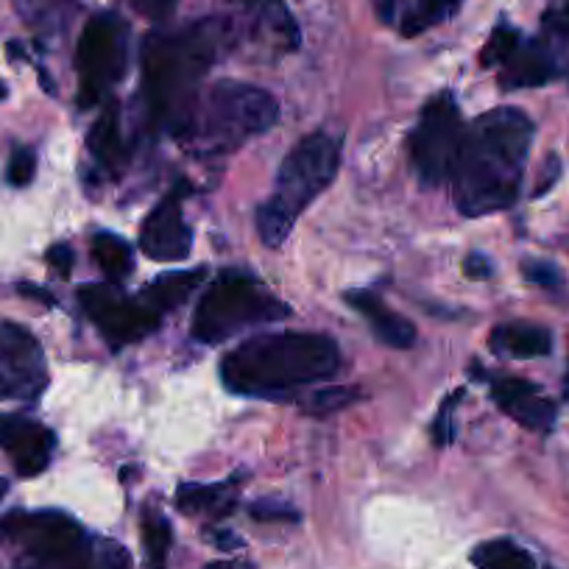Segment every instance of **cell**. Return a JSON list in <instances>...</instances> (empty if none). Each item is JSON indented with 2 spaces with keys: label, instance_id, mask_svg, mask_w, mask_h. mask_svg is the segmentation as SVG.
Returning a JSON list of instances; mask_svg holds the SVG:
<instances>
[{
  "label": "cell",
  "instance_id": "obj_29",
  "mask_svg": "<svg viewBox=\"0 0 569 569\" xmlns=\"http://www.w3.org/2000/svg\"><path fill=\"white\" fill-rule=\"evenodd\" d=\"M249 511L260 522H299V511L279 500H257Z\"/></svg>",
  "mask_w": 569,
  "mask_h": 569
},
{
  "label": "cell",
  "instance_id": "obj_36",
  "mask_svg": "<svg viewBox=\"0 0 569 569\" xmlns=\"http://www.w3.org/2000/svg\"><path fill=\"white\" fill-rule=\"evenodd\" d=\"M207 539L212 541V545H218L221 547V550H238L240 545H243V541L238 539V536H232V533H227V530H210V533H207Z\"/></svg>",
  "mask_w": 569,
  "mask_h": 569
},
{
  "label": "cell",
  "instance_id": "obj_10",
  "mask_svg": "<svg viewBox=\"0 0 569 569\" xmlns=\"http://www.w3.org/2000/svg\"><path fill=\"white\" fill-rule=\"evenodd\" d=\"M81 308H84L87 319L103 332V338L123 347V343H134L154 332L160 327L162 313H157L142 297H123L112 288V284H87L79 293Z\"/></svg>",
  "mask_w": 569,
  "mask_h": 569
},
{
  "label": "cell",
  "instance_id": "obj_15",
  "mask_svg": "<svg viewBox=\"0 0 569 569\" xmlns=\"http://www.w3.org/2000/svg\"><path fill=\"white\" fill-rule=\"evenodd\" d=\"M558 68L545 42H519L517 51L500 64V84L506 90H522V87H541L556 79Z\"/></svg>",
  "mask_w": 569,
  "mask_h": 569
},
{
  "label": "cell",
  "instance_id": "obj_37",
  "mask_svg": "<svg viewBox=\"0 0 569 569\" xmlns=\"http://www.w3.org/2000/svg\"><path fill=\"white\" fill-rule=\"evenodd\" d=\"M20 293L23 297H31V299H40V302L46 305H53V297L48 291H42V288H31V284H20Z\"/></svg>",
  "mask_w": 569,
  "mask_h": 569
},
{
  "label": "cell",
  "instance_id": "obj_26",
  "mask_svg": "<svg viewBox=\"0 0 569 569\" xmlns=\"http://www.w3.org/2000/svg\"><path fill=\"white\" fill-rule=\"evenodd\" d=\"M76 0H20L26 20L37 26H59L73 12Z\"/></svg>",
  "mask_w": 569,
  "mask_h": 569
},
{
  "label": "cell",
  "instance_id": "obj_6",
  "mask_svg": "<svg viewBox=\"0 0 569 569\" xmlns=\"http://www.w3.org/2000/svg\"><path fill=\"white\" fill-rule=\"evenodd\" d=\"M291 308L243 271H221L201 293L193 313V338L201 343H221L257 325L284 319Z\"/></svg>",
  "mask_w": 569,
  "mask_h": 569
},
{
  "label": "cell",
  "instance_id": "obj_32",
  "mask_svg": "<svg viewBox=\"0 0 569 569\" xmlns=\"http://www.w3.org/2000/svg\"><path fill=\"white\" fill-rule=\"evenodd\" d=\"M525 277L530 279V282L541 284V288H558V271L550 266V262H541V260H533L525 266Z\"/></svg>",
  "mask_w": 569,
  "mask_h": 569
},
{
  "label": "cell",
  "instance_id": "obj_33",
  "mask_svg": "<svg viewBox=\"0 0 569 569\" xmlns=\"http://www.w3.org/2000/svg\"><path fill=\"white\" fill-rule=\"evenodd\" d=\"M48 262H51V268L59 277H68L70 268H73V249L64 243L51 246V249H48Z\"/></svg>",
  "mask_w": 569,
  "mask_h": 569
},
{
  "label": "cell",
  "instance_id": "obj_30",
  "mask_svg": "<svg viewBox=\"0 0 569 569\" xmlns=\"http://www.w3.org/2000/svg\"><path fill=\"white\" fill-rule=\"evenodd\" d=\"M461 397H463V391H456L445 405H441L439 419H436V427H433V439L439 447L452 445V436H456V430H452V413H456Z\"/></svg>",
  "mask_w": 569,
  "mask_h": 569
},
{
  "label": "cell",
  "instance_id": "obj_28",
  "mask_svg": "<svg viewBox=\"0 0 569 569\" xmlns=\"http://www.w3.org/2000/svg\"><path fill=\"white\" fill-rule=\"evenodd\" d=\"M37 173V154L26 146H18L9 157V168H7V179L14 184V188H26V184L34 179Z\"/></svg>",
  "mask_w": 569,
  "mask_h": 569
},
{
  "label": "cell",
  "instance_id": "obj_41",
  "mask_svg": "<svg viewBox=\"0 0 569 569\" xmlns=\"http://www.w3.org/2000/svg\"><path fill=\"white\" fill-rule=\"evenodd\" d=\"M3 495H7V480H0V500H3Z\"/></svg>",
  "mask_w": 569,
  "mask_h": 569
},
{
  "label": "cell",
  "instance_id": "obj_18",
  "mask_svg": "<svg viewBox=\"0 0 569 569\" xmlns=\"http://www.w3.org/2000/svg\"><path fill=\"white\" fill-rule=\"evenodd\" d=\"M87 146H90L92 157L101 162L109 171H118L126 162V146L123 131H120V112L114 103H107L98 120L92 123L90 134H87Z\"/></svg>",
  "mask_w": 569,
  "mask_h": 569
},
{
  "label": "cell",
  "instance_id": "obj_20",
  "mask_svg": "<svg viewBox=\"0 0 569 569\" xmlns=\"http://www.w3.org/2000/svg\"><path fill=\"white\" fill-rule=\"evenodd\" d=\"M204 282V268H190V271H173L162 273L154 282L140 293L157 313H166V310L179 308L182 302H188L190 293Z\"/></svg>",
  "mask_w": 569,
  "mask_h": 569
},
{
  "label": "cell",
  "instance_id": "obj_8",
  "mask_svg": "<svg viewBox=\"0 0 569 569\" xmlns=\"http://www.w3.org/2000/svg\"><path fill=\"white\" fill-rule=\"evenodd\" d=\"M81 107L101 101L129 68V26L114 12H98L84 26L76 51Z\"/></svg>",
  "mask_w": 569,
  "mask_h": 569
},
{
  "label": "cell",
  "instance_id": "obj_2",
  "mask_svg": "<svg viewBox=\"0 0 569 569\" xmlns=\"http://www.w3.org/2000/svg\"><path fill=\"white\" fill-rule=\"evenodd\" d=\"M227 26L221 20H201L179 31H154L142 42V96L149 114L171 131H182L199 84L221 57Z\"/></svg>",
  "mask_w": 569,
  "mask_h": 569
},
{
  "label": "cell",
  "instance_id": "obj_21",
  "mask_svg": "<svg viewBox=\"0 0 569 569\" xmlns=\"http://www.w3.org/2000/svg\"><path fill=\"white\" fill-rule=\"evenodd\" d=\"M472 563L478 569H536L533 556L511 539H491L478 545Z\"/></svg>",
  "mask_w": 569,
  "mask_h": 569
},
{
  "label": "cell",
  "instance_id": "obj_4",
  "mask_svg": "<svg viewBox=\"0 0 569 569\" xmlns=\"http://www.w3.org/2000/svg\"><path fill=\"white\" fill-rule=\"evenodd\" d=\"M277 118L279 107L266 90L243 81H218L199 92L179 137L196 154H229L271 129Z\"/></svg>",
  "mask_w": 569,
  "mask_h": 569
},
{
  "label": "cell",
  "instance_id": "obj_27",
  "mask_svg": "<svg viewBox=\"0 0 569 569\" xmlns=\"http://www.w3.org/2000/svg\"><path fill=\"white\" fill-rule=\"evenodd\" d=\"M519 42H522V37H519L517 29H511V26H497L495 34H491V40L483 48V68H500L517 51Z\"/></svg>",
  "mask_w": 569,
  "mask_h": 569
},
{
  "label": "cell",
  "instance_id": "obj_34",
  "mask_svg": "<svg viewBox=\"0 0 569 569\" xmlns=\"http://www.w3.org/2000/svg\"><path fill=\"white\" fill-rule=\"evenodd\" d=\"M463 273H467L469 279H489L491 273H495V268H491V260L486 254H478V251H472V254L463 260Z\"/></svg>",
  "mask_w": 569,
  "mask_h": 569
},
{
  "label": "cell",
  "instance_id": "obj_35",
  "mask_svg": "<svg viewBox=\"0 0 569 569\" xmlns=\"http://www.w3.org/2000/svg\"><path fill=\"white\" fill-rule=\"evenodd\" d=\"M558 173H561V162H558V157H547V166H545V179H541V182L536 184L533 196H545L547 190H550L552 184L558 182Z\"/></svg>",
  "mask_w": 569,
  "mask_h": 569
},
{
  "label": "cell",
  "instance_id": "obj_42",
  "mask_svg": "<svg viewBox=\"0 0 569 569\" xmlns=\"http://www.w3.org/2000/svg\"><path fill=\"white\" fill-rule=\"evenodd\" d=\"M567 23H569V0H567Z\"/></svg>",
  "mask_w": 569,
  "mask_h": 569
},
{
  "label": "cell",
  "instance_id": "obj_9",
  "mask_svg": "<svg viewBox=\"0 0 569 569\" xmlns=\"http://www.w3.org/2000/svg\"><path fill=\"white\" fill-rule=\"evenodd\" d=\"M463 126L458 101L452 92H441L427 103L410 134V160L421 184L439 188L452 177L458 151H461Z\"/></svg>",
  "mask_w": 569,
  "mask_h": 569
},
{
  "label": "cell",
  "instance_id": "obj_13",
  "mask_svg": "<svg viewBox=\"0 0 569 569\" xmlns=\"http://www.w3.org/2000/svg\"><path fill=\"white\" fill-rule=\"evenodd\" d=\"M57 439L46 425L26 416H0V450L12 458L14 469L23 478L46 472L51 463Z\"/></svg>",
  "mask_w": 569,
  "mask_h": 569
},
{
  "label": "cell",
  "instance_id": "obj_1",
  "mask_svg": "<svg viewBox=\"0 0 569 569\" xmlns=\"http://www.w3.org/2000/svg\"><path fill=\"white\" fill-rule=\"evenodd\" d=\"M530 142L533 120L513 107L491 109L463 131L450 177L456 207L463 216L483 218L517 201Z\"/></svg>",
  "mask_w": 569,
  "mask_h": 569
},
{
  "label": "cell",
  "instance_id": "obj_22",
  "mask_svg": "<svg viewBox=\"0 0 569 569\" xmlns=\"http://www.w3.org/2000/svg\"><path fill=\"white\" fill-rule=\"evenodd\" d=\"M92 260L98 262L107 279L112 282H120L131 273L134 268V257H131V246L126 243L120 234L112 232H98L96 240H92Z\"/></svg>",
  "mask_w": 569,
  "mask_h": 569
},
{
  "label": "cell",
  "instance_id": "obj_17",
  "mask_svg": "<svg viewBox=\"0 0 569 569\" xmlns=\"http://www.w3.org/2000/svg\"><path fill=\"white\" fill-rule=\"evenodd\" d=\"M491 349L517 360L545 358L552 349V336L539 325H500L491 332Z\"/></svg>",
  "mask_w": 569,
  "mask_h": 569
},
{
  "label": "cell",
  "instance_id": "obj_14",
  "mask_svg": "<svg viewBox=\"0 0 569 569\" xmlns=\"http://www.w3.org/2000/svg\"><path fill=\"white\" fill-rule=\"evenodd\" d=\"M491 397L506 410L513 421L533 430V433H547L556 425V405L539 391V386L519 377H500L491 386Z\"/></svg>",
  "mask_w": 569,
  "mask_h": 569
},
{
  "label": "cell",
  "instance_id": "obj_31",
  "mask_svg": "<svg viewBox=\"0 0 569 569\" xmlns=\"http://www.w3.org/2000/svg\"><path fill=\"white\" fill-rule=\"evenodd\" d=\"M179 0H131V7L149 20H166L177 9Z\"/></svg>",
  "mask_w": 569,
  "mask_h": 569
},
{
  "label": "cell",
  "instance_id": "obj_12",
  "mask_svg": "<svg viewBox=\"0 0 569 569\" xmlns=\"http://www.w3.org/2000/svg\"><path fill=\"white\" fill-rule=\"evenodd\" d=\"M190 188L179 182L154 210L146 216L140 229V249L142 254L160 262L184 260L193 249V229L184 221V199Z\"/></svg>",
  "mask_w": 569,
  "mask_h": 569
},
{
  "label": "cell",
  "instance_id": "obj_39",
  "mask_svg": "<svg viewBox=\"0 0 569 569\" xmlns=\"http://www.w3.org/2000/svg\"><path fill=\"white\" fill-rule=\"evenodd\" d=\"M377 9H380L382 20L391 18V0H377Z\"/></svg>",
  "mask_w": 569,
  "mask_h": 569
},
{
  "label": "cell",
  "instance_id": "obj_3",
  "mask_svg": "<svg viewBox=\"0 0 569 569\" xmlns=\"http://www.w3.org/2000/svg\"><path fill=\"white\" fill-rule=\"evenodd\" d=\"M341 355L321 332H260L221 360L223 386L240 397H284L336 375Z\"/></svg>",
  "mask_w": 569,
  "mask_h": 569
},
{
  "label": "cell",
  "instance_id": "obj_24",
  "mask_svg": "<svg viewBox=\"0 0 569 569\" xmlns=\"http://www.w3.org/2000/svg\"><path fill=\"white\" fill-rule=\"evenodd\" d=\"M360 391L352 386H330V388H321V391L310 393L308 402L302 405L305 413L310 416H330L336 410L349 408L352 402H358Z\"/></svg>",
  "mask_w": 569,
  "mask_h": 569
},
{
  "label": "cell",
  "instance_id": "obj_16",
  "mask_svg": "<svg viewBox=\"0 0 569 569\" xmlns=\"http://www.w3.org/2000/svg\"><path fill=\"white\" fill-rule=\"evenodd\" d=\"M347 302L352 305V308L358 310L366 321H369L371 332H375V336L380 338L386 347H393V349L413 347V341H416L413 325H410L408 319H402L399 313H393V310H388V305L382 302L377 293L349 291Z\"/></svg>",
  "mask_w": 569,
  "mask_h": 569
},
{
  "label": "cell",
  "instance_id": "obj_25",
  "mask_svg": "<svg viewBox=\"0 0 569 569\" xmlns=\"http://www.w3.org/2000/svg\"><path fill=\"white\" fill-rule=\"evenodd\" d=\"M458 7H461V0H419L416 12H410L405 18L402 31L405 34H419V31L430 29L433 23H441V20L450 18Z\"/></svg>",
  "mask_w": 569,
  "mask_h": 569
},
{
  "label": "cell",
  "instance_id": "obj_23",
  "mask_svg": "<svg viewBox=\"0 0 569 569\" xmlns=\"http://www.w3.org/2000/svg\"><path fill=\"white\" fill-rule=\"evenodd\" d=\"M140 536L142 547H146V556H149V569H166L168 552H171V522L162 517L160 511H146L140 522Z\"/></svg>",
  "mask_w": 569,
  "mask_h": 569
},
{
  "label": "cell",
  "instance_id": "obj_7",
  "mask_svg": "<svg viewBox=\"0 0 569 569\" xmlns=\"http://www.w3.org/2000/svg\"><path fill=\"white\" fill-rule=\"evenodd\" d=\"M0 530L29 556L34 569H96L98 541L62 511H14Z\"/></svg>",
  "mask_w": 569,
  "mask_h": 569
},
{
  "label": "cell",
  "instance_id": "obj_40",
  "mask_svg": "<svg viewBox=\"0 0 569 569\" xmlns=\"http://www.w3.org/2000/svg\"><path fill=\"white\" fill-rule=\"evenodd\" d=\"M7 98V84H3V79H0V101Z\"/></svg>",
  "mask_w": 569,
  "mask_h": 569
},
{
  "label": "cell",
  "instance_id": "obj_19",
  "mask_svg": "<svg viewBox=\"0 0 569 569\" xmlns=\"http://www.w3.org/2000/svg\"><path fill=\"white\" fill-rule=\"evenodd\" d=\"M238 502L234 483H184L177 491V506L182 513H210V517H227Z\"/></svg>",
  "mask_w": 569,
  "mask_h": 569
},
{
  "label": "cell",
  "instance_id": "obj_5",
  "mask_svg": "<svg viewBox=\"0 0 569 569\" xmlns=\"http://www.w3.org/2000/svg\"><path fill=\"white\" fill-rule=\"evenodd\" d=\"M341 166V146L336 137L310 134L288 154L273 182V193L257 210V232L271 249L288 240L297 218L316 201V196L336 179Z\"/></svg>",
  "mask_w": 569,
  "mask_h": 569
},
{
  "label": "cell",
  "instance_id": "obj_11",
  "mask_svg": "<svg viewBox=\"0 0 569 569\" xmlns=\"http://www.w3.org/2000/svg\"><path fill=\"white\" fill-rule=\"evenodd\" d=\"M48 369L40 341L18 325H0V402L34 399L46 388Z\"/></svg>",
  "mask_w": 569,
  "mask_h": 569
},
{
  "label": "cell",
  "instance_id": "obj_38",
  "mask_svg": "<svg viewBox=\"0 0 569 569\" xmlns=\"http://www.w3.org/2000/svg\"><path fill=\"white\" fill-rule=\"evenodd\" d=\"M204 569H254L249 561H238V558H232V561H212L207 563Z\"/></svg>",
  "mask_w": 569,
  "mask_h": 569
}]
</instances>
